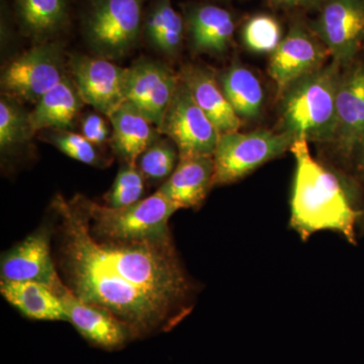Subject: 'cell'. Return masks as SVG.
<instances>
[{
  "label": "cell",
  "instance_id": "obj_2",
  "mask_svg": "<svg viewBox=\"0 0 364 364\" xmlns=\"http://www.w3.org/2000/svg\"><path fill=\"white\" fill-rule=\"evenodd\" d=\"M289 151L296 159L291 227L304 241L318 232L332 231L355 245L361 205L350 186L314 159L305 139H296Z\"/></svg>",
  "mask_w": 364,
  "mask_h": 364
},
{
  "label": "cell",
  "instance_id": "obj_28",
  "mask_svg": "<svg viewBox=\"0 0 364 364\" xmlns=\"http://www.w3.org/2000/svg\"><path fill=\"white\" fill-rule=\"evenodd\" d=\"M145 193V177L136 164L124 163L119 169L111 189L105 196V205L123 208L142 200Z\"/></svg>",
  "mask_w": 364,
  "mask_h": 364
},
{
  "label": "cell",
  "instance_id": "obj_31",
  "mask_svg": "<svg viewBox=\"0 0 364 364\" xmlns=\"http://www.w3.org/2000/svg\"><path fill=\"white\" fill-rule=\"evenodd\" d=\"M354 176L359 181L364 182V136L356 145L355 149L352 153L350 162H349Z\"/></svg>",
  "mask_w": 364,
  "mask_h": 364
},
{
  "label": "cell",
  "instance_id": "obj_15",
  "mask_svg": "<svg viewBox=\"0 0 364 364\" xmlns=\"http://www.w3.org/2000/svg\"><path fill=\"white\" fill-rule=\"evenodd\" d=\"M337 124L334 144L345 162L364 136V65L349 66L341 73L336 97Z\"/></svg>",
  "mask_w": 364,
  "mask_h": 364
},
{
  "label": "cell",
  "instance_id": "obj_4",
  "mask_svg": "<svg viewBox=\"0 0 364 364\" xmlns=\"http://www.w3.org/2000/svg\"><path fill=\"white\" fill-rule=\"evenodd\" d=\"M85 210L91 234L109 241H138L170 235L168 223L181 208L159 191L123 208L98 205L76 195Z\"/></svg>",
  "mask_w": 364,
  "mask_h": 364
},
{
  "label": "cell",
  "instance_id": "obj_24",
  "mask_svg": "<svg viewBox=\"0 0 364 364\" xmlns=\"http://www.w3.org/2000/svg\"><path fill=\"white\" fill-rule=\"evenodd\" d=\"M23 32L44 40L61 31L68 21V0H16Z\"/></svg>",
  "mask_w": 364,
  "mask_h": 364
},
{
  "label": "cell",
  "instance_id": "obj_7",
  "mask_svg": "<svg viewBox=\"0 0 364 364\" xmlns=\"http://www.w3.org/2000/svg\"><path fill=\"white\" fill-rule=\"evenodd\" d=\"M67 74L63 49L58 43L35 46L11 60L1 73L4 95L21 102H38Z\"/></svg>",
  "mask_w": 364,
  "mask_h": 364
},
{
  "label": "cell",
  "instance_id": "obj_29",
  "mask_svg": "<svg viewBox=\"0 0 364 364\" xmlns=\"http://www.w3.org/2000/svg\"><path fill=\"white\" fill-rule=\"evenodd\" d=\"M47 142L58 148L62 153L85 164L97 166L102 163L97 145L88 141L85 136L69 130H46L41 135Z\"/></svg>",
  "mask_w": 364,
  "mask_h": 364
},
{
  "label": "cell",
  "instance_id": "obj_30",
  "mask_svg": "<svg viewBox=\"0 0 364 364\" xmlns=\"http://www.w3.org/2000/svg\"><path fill=\"white\" fill-rule=\"evenodd\" d=\"M81 133L88 141L97 146L111 140V131L107 122L104 117L95 112H90L82 117Z\"/></svg>",
  "mask_w": 364,
  "mask_h": 364
},
{
  "label": "cell",
  "instance_id": "obj_23",
  "mask_svg": "<svg viewBox=\"0 0 364 364\" xmlns=\"http://www.w3.org/2000/svg\"><path fill=\"white\" fill-rule=\"evenodd\" d=\"M184 23L171 0H151L144 16V35L155 50L173 57L181 49Z\"/></svg>",
  "mask_w": 364,
  "mask_h": 364
},
{
  "label": "cell",
  "instance_id": "obj_13",
  "mask_svg": "<svg viewBox=\"0 0 364 364\" xmlns=\"http://www.w3.org/2000/svg\"><path fill=\"white\" fill-rule=\"evenodd\" d=\"M53 291L63 304L73 327L79 334L98 348L119 350L133 340L126 326L105 309L78 299L60 279Z\"/></svg>",
  "mask_w": 364,
  "mask_h": 364
},
{
  "label": "cell",
  "instance_id": "obj_16",
  "mask_svg": "<svg viewBox=\"0 0 364 364\" xmlns=\"http://www.w3.org/2000/svg\"><path fill=\"white\" fill-rule=\"evenodd\" d=\"M215 162L210 155L179 156L176 168L158 191L181 208H198L214 186Z\"/></svg>",
  "mask_w": 364,
  "mask_h": 364
},
{
  "label": "cell",
  "instance_id": "obj_18",
  "mask_svg": "<svg viewBox=\"0 0 364 364\" xmlns=\"http://www.w3.org/2000/svg\"><path fill=\"white\" fill-rule=\"evenodd\" d=\"M186 26L189 42L196 52L223 54L229 49L235 32L233 16L214 4L188 7Z\"/></svg>",
  "mask_w": 364,
  "mask_h": 364
},
{
  "label": "cell",
  "instance_id": "obj_12",
  "mask_svg": "<svg viewBox=\"0 0 364 364\" xmlns=\"http://www.w3.org/2000/svg\"><path fill=\"white\" fill-rule=\"evenodd\" d=\"M179 80L178 74L162 62L140 60L128 68L126 102L159 129Z\"/></svg>",
  "mask_w": 364,
  "mask_h": 364
},
{
  "label": "cell",
  "instance_id": "obj_8",
  "mask_svg": "<svg viewBox=\"0 0 364 364\" xmlns=\"http://www.w3.org/2000/svg\"><path fill=\"white\" fill-rule=\"evenodd\" d=\"M158 130L173 141L179 156H213L221 135L181 80Z\"/></svg>",
  "mask_w": 364,
  "mask_h": 364
},
{
  "label": "cell",
  "instance_id": "obj_20",
  "mask_svg": "<svg viewBox=\"0 0 364 364\" xmlns=\"http://www.w3.org/2000/svg\"><path fill=\"white\" fill-rule=\"evenodd\" d=\"M73 78L66 75L28 112L33 134L45 130H69L85 105Z\"/></svg>",
  "mask_w": 364,
  "mask_h": 364
},
{
  "label": "cell",
  "instance_id": "obj_32",
  "mask_svg": "<svg viewBox=\"0 0 364 364\" xmlns=\"http://www.w3.org/2000/svg\"><path fill=\"white\" fill-rule=\"evenodd\" d=\"M270 6L280 9H294V7H311L324 4L326 0H267Z\"/></svg>",
  "mask_w": 364,
  "mask_h": 364
},
{
  "label": "cell",
  "instance_id": "obj_25",
  "mask_svg": "<svg viewBox=\"0 0 364 364\" xmlns=\"http://www.w3.org/2000/svg\"><path fill=\"white\" fill-rule=\"evenodd\" d=\"M33 135L28 112L16 98L2 95L0 100V149L2 154L13 152L25 145Z\"/></svg>",
  "mask_w": 364,
  "mask_h": 364
},
{
  "label": "cell",
  "instance_id": "obj_19",
  "mask_svg": "<svg viewBox=\"0 0 364 364\" xmlns=\"http://www.w3.org/2000/svg\"><path fill=\"white\" fill-rule=\"evenodd\" d=\"M112 127L111 144L117 156L136 164L138 158L160 138L159 130L128 102L109 117Z\"/></svg>",
  "mask_w": 364,
  "mask_h": 364
},
{
  "label": "cell",
  "instance_id": "obj_17",
  "mask_svg": "<svg viewBox=\"0 0 364 364\" xmlns=\"http://www.w3.org/2000/svg\"><path fill=\"white\" fill-rule=\"evenodd\" d=\"M178 75L220 134L239 131L241 119L223 93L214 72L207 67L188 64L182 67Z\"/></svg>",
  "mask_w": 364,
  "mask_h": 364
},
{
  "label": "cell",
  "instance_id": "obj_22",
  "mask_svg": "<svg viewBox=\"0 0 364 364\" xmlns=\"http://www.w3.org/2000/svg\"><path fill=\"white\" fill-rule=\"evenodd\" d=\"M218 82L228 102L241 119H255L262 112L264 90L250 69L234 64L218 76Z\"/></svg>",
  "mask_w": 364,
  "mask_h": 364
},
{
  "label": "cell",
  "instance_id": "obj_27",
  "mask_svg": "<svg viewBox=\"0 0 364 364\" xmlns=\"http://www.w3.org/2000/svg\"><path fill=\"white\" fill-rule=\"evenodd\" d=\"M242 39L250 51L272 53L282 42V26L269 14H256L244 25Z\"/></svg>",
  "mask_w": 364,
  "mask_h": 364
},
{
  "label": "cell",
  "instance_id": "obj_11",
  "mask_svg": "<svg viewBox=\"0 0 364 364\" xmlns=\"http://www.w3.org/2000/svg\"><path fill=\"white\" fill-rule=\"evenodd\" d=\"M69 67L81 97L100 114L109 117L126 102L128 68L85 55L72 56Z\"/></svg>",
  "mask_w": 364,
  "mask_h": 364
},
{
  "label": "cell",
  "instance_id": "obj_5",
  "mask_svg": "<svg viewBox=\"0 0 364 364\" xmlns=\"http://www.w3.org/2000/svg\"><path fill=\"white\" fill-rule=\"evenodd\" d=\"M296 139L267 130L221 134L214 152V186H227L244 178L258 167L282 156Z\"/></svg>",
  "mask_w": 364,
  "mask_h": 364
},
{
  "label": "cell",
  "instance_id": "obj_21",
  "mask_svg": "<svg viewBox=\"0 0 364 364\" xmlns=\"http://www.w3.org/2000/svg\"><path fill=\"white\" fill-rule=\"evenodd\" d=\"M0 291L4 298L26 318L68 322L63 304L52 287L35 282L1 280Z\"/></svg>",
  "mask_w": 364,
  "mask_h": 364
},
{
  "label": "cell",
  "instance_id": "obj_1",
  "mask_svg": "<svg viewBox=\"0 0 364 364\" xmlns=\"http://www.w3.org/2000/svg\"><path fill=\"white\" fill-rule=\"evenodd\" d=\"M57 263L67 287L121 321L132 338L168 332L193 310L195 286L171 234L138 241L95 238L76 196L53 200Z\"/></svg>",
  "mask_w": 364,
  "mask_h": 364
},
{
  "label": "cell",
  "instance_id": "obj_33",
  "mask_svg": "<svg viewBox=\"0 0 364 364\" xmlns=\"http://www.w3.org/2000/svg\"><path fill=\"white\" fill-rule=\"evenodd\" d=\"M358 235L364 234V202L363 203V205H361L360 215H359V218H358Z\"/></svg>",
  "mask_w": 364,
  "mask_h": 364
},
{
  "label": "cell",
  "instance_id": "obj_14",
  "mask_svg": "<svg viewBox=\"0 0 364 364\" xmlns=\"http://www.w3.org/2000/svg\"><path fill=\"white\" fill-rule=\"evenodd\" d=\"M50 235L47 228H42L4 254L1 280L35 282L53 289L61 279L53 261Z\"/></svg>",
  "mask_w": 364,
  "mask_h": 364
},
{
  "label": "cell",
  "instance_id": "obj_3",
  "mask_svg": "<svg viewBox=\"0 0 364 364\" xmlns=\"http://www.w3.org/2000/svg\"><path fill=\"white\" fill-rule=\"evenodd\" d=\"M341 67L330 65L298 79L279 97L277 132L308 142L333 143L336 133V97Z\"/></svg>",
  "mask_w": 364,
  "mask_h": 364
},
{
  "label": "cell",
  "instance_id": "obj_9",
  "mask_svg": "<svg viewBox=\"0 0 364 364\" xmlns=\"http://www.w3.org/2000/svg\"><path fill=\"white\" fill-rule=\"evenodd\" d=\"M310 28L334 63L351 66L364 43V0H326Z\"/></svg>",
  "mask_w": 364,
  "mask_h": 364
},
{
  "label": "cell",
  "instance_id": "obj_10",
  "mask_svg": "<svg viewBox=\"0 0 364 364\" xmlns=\"http://www.w3.org/2000/svg\"><path fill=\"white\" fill-rule=\"evenodd\" d=\"M328 57H331L329 50L312 30L294 21L272 53L268 63V73L277 85V97L298 79L322 68Z\"/></svg>",
  "mask_w": 364,
  "mask_h": 364
},
{
  "label": "cell",
  "instance_id": "obj_6",
  "mask_svg": "<svg viewBox=\"0 0 364 364\" xmlns=\"http://www.w3.org/2000/svg\"><path fill=\"white\" fill-rule=\"evenodd\" d=\"M145 0H90L85 33L93 51L105 58L124 57L138 42Z\"/></svg>",
  "mask_w": 364,
  "mask_h": 364
},
{
  "label": "cell",
  "instance_id": "obj_26",
  "mask_svg": "<svg viewBox=\"0 0 364 364\" xmlns=\"http://www.w3.org/2000/svg\"><path fill=\"white\" fill-rule=\"evenodd\" d=\"M179 161V152L170 139L159 138L136 160V166L151 182L166 181Z\"/></svg>",
  "mask_w": 364,
  "mask_h": 364
}]
</instances>
